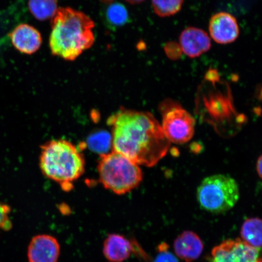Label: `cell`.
<instances>
[{
	"mask_svg": "<svg viewBox=\"0 0 262 262\" xmlns=\"http://www.w3.org/2000/svg\"><path fill=\"white\" fill-rule=\"evenodd\" d=\"M180 49L179 46L171 43L166 47V52L170 58H177L180 56Z\"/></svg>",
	"mask_w": 262,
	"mask_h": 262,
	"instance_id": "44dd1931",
	"label": "cell"
},
{
	"mask_svg": "<svg viewBox=\"0 0 262 262\" xmlns=\"http://www.w3.org/2000/svg\"><path fill=\"white\" fill-rule=\"evenodd\" d=\"M107 123L111 129L113 150L139 166H155L169 150L171 142L149 113L122 108Z\"/></svg>",
	"mask_w": 262,
	"mask_h": 262,
	"instance_id": "6da1fadb",
	"label": "cell"
},
{
	"mask_svg": "<svg viewBox=\"0 0 262 262\" xmlns=\"http://www.w3.org/2000/svg\"><path fill=\"white\" fill-rule=\"evenodd\" d=\"M261 166H262V159H261V156H260L259 157H258V159H257V164H256V170L257 172L258 173V176L260 177V178H261Z\"/></svg>",
	"mask_w": 262,
	"mask_h": 262,
	"instance_id": "7402d4cb",
	"label": "cell"
},
{
	"mask_svg": "<svg viewBox=\"0 0 262 262\" xmlns=\"http://www.w3.org/2000/svg\"><path fill=\"white\" fill-rule=\"evenodd\" d=\"M209 262H246L241 238L229 239L212 249Z\"/></svg>",
	"mask_w": 262,
	"mask_h": 262,
	"instance_id": "7c38bea8",
	"label": "cell"
},
{
	"mask_svg": "<svg viewBox=\"0 0 262 262\" xmlns=\"http://www.w3.org/2000/svg\"><path fill=\"white\" fill-rule=\"evenodd\" d=\"M90 148L100 154V155L109 152L112 149V137L106 131L101 130L91 135L88 140Z\"/></svg>",
	"mask_w": 262,
	"mask_h": 262,
	"instance_id": "2e32d148",
	"label": "cell"
},
{
	"mask_svg": "<svg viewBox=\"0 0 262 262\" xmlns=\"http://www.w3.org/2000/svg\"><path fill=\"white\" fill-rule=\"evenodd\" d=\"M162 128L166 138L176 144H184L191 140L195 133V120L179 104L166 101L161 106Z\"/></svg>",
	"mask_w": 262,
	"mask_h": 262,
	"instance_id": "8992f818",
	"label": "cell"
},
{
	"mask_svg": "<svg viewBox=\"0 0 262 262\" xmlns=\"http://www.w3.org/2000/svg\"><path fill=\"white\" fill-rule=\"evenodd\" d=\"M100 1L103 3H106V4H108V3H111L113 2L114 0H100Z\"/></svg>",
	"mask_w": 262,
	"mask_h": 262,
	"instance_id": "cb8c5ba5",
	"label": "cell"
},
{
	"mask_svg": "<svg viewBox=\"0 0 262 262\" xmlns=\"http://www.w3.org/2000/svg\"><path fill=\"white\" fill-rule=\"evenodd\" d=\"M60 247L57 239L50 235L41 234L33 238L29 245V262H57Z\"/></svg>",
	"mask_w": 262,
	"mask_h": 262,
	"instance_id": "52a82bcc",
	"label": "cell"
},
{
	"mask_svg": "<svg viewBox=\"0 0 262 262\" xmlns=\"http://www.w3.org/2000/svg\"><path fill=\"white\" fill-rule=\"evenodd\" d=\"M10 38L14 47L21 53L32 54L40 48L42 38L37 29L27 24H21L16 27Z\"/></svg>",
	"mask_w": 262,
	"mask_h": 262,
	"instance_id": "8fae6325",
	"label": "cell"
},
{
	"mask_svg": "<svg viewBox=\"0 0 262 262\" xmlns=\"http://www.w3.org/2000/svg\"><path fill=\"white\" fill-rule=\"evenodd\" d=\"M10 211L11 209L9 206L0 203V231L8 230L12 227L9 218Z\"/></svg>",
	"mask_w": 262,
	"mask_h": 262,
	"instance_id": "ffe728a7",
	"label": "cell"
},
{
	"mask_svg": "<svg viewBox=\"0 0 262 262\" xmlns=\"http://www.w3.org/2000/svg\"><path fill=\"white\" fill-rule=\"evenodd\" d=\"M97 170L104 188L118 195L127 194L138 187L143 173L137 164L116 151L100 155Z\"/></svg>",
	"mask_w": 262,
	"mask_h": 262,
	"instance_id": "277c9868",
	"label": "cell"
},
{
	"mask_svg": "<svg viewBox=\"0 0 262 262\" xmlns=\"http://www.w3.org/2000/svg\"><path fill=\"white\" fill-rule=\"evenodd\" d=\"M183 0H152V6L157 15L165 17L174 15L181 9Z\"/></svg>",
	"mask_w": 262,
	"mask_h": 262,
	"instance_id": "ac0fdd59",
	"label": "cell"
},
{
	"mask_svg": "<svg viewBox=\"0 0 262 262\" xmlns=\"http://www.w3.org/2000/svg\"><path fill=\"white\" fill-rule=\"evenodd\" d=\"M28 5L33 16L40 21L53 17L57 11V0H29Z\"/></svg>",
	"mask_w": 262,
	"mask_h": 262,
	"instance_id": "9a60e30c",
	"label": "cell"
},
{
	"mask_svg": "<svg viewBox=\"0 0 262 262\" xmlns=\"http://www.w3.org/2000/svg\"><path fill=\"white\" fill-rule=\"evenodd\" d=\"M94 23L83 12L70 8L57 9L52 18L49 45L52 54L74 61L93 45Z\"/></svg>",
	"mask_w": 262,
	"mask_h": 262,
	"instance_id": "7a4b0ae2",
	"label": "cell"
},
{
	"mask_svg": "<svg viewBox=\"0 0 262 262\" xmlns=\"http://www.w3.org/2000/svg\"><path fill=\"white\" fill-rule=\"evenodd\" d=\"M180 48L188 57L201 56L211 48L210 38L205 32L195 28H189L182 33L180 37Z\"/></svg>",
	"mask_w": 262,
	"mask_h": 262,
	"instance_id": "30bf717a",
	"label": "cell"
},
{
	"mask_svg": "<svg viewBox=\"0 0 262 262\" xmlns=\"http://www.w3.org/2000/svg\"><path fill=\"white\" fill-rule=\"evenodd\" d=\"M204 249V243L201 237L191 231H183L173 242V250L176 256L186 262L198 259Z\"/></svg>",
	"mask_w": 262,
	"mask_h": 262,
	"instance_id": "9c48e42d",
	"label": "cell"
},
{
	"mask_svg": "<svg viewBox=\"0 0 262 262\" xmlns=\"http://www.w3.org/2000/svg\"><path fill=\"white\" fill-rule=\"evenodd\" d=\"M240 199L238 183L225 174L208 176L196 190V199L202 209L214 214H224L233 208Z\"/></svg>",
	"mask_w": 262,
	"mask_h": 262,
	"instance_id": "5b68a950",
	"label": "cell"
},
{
	"mask_svg": "<svg viewBox=\"0 0 262 262\" xmlns=\"http://www.w3.org/2000/svg\"><path fill=\"white\" fill-rule=\"evenodd\" d=\"M131 242L122 235L111 234L104 242V257L110 262H123L130 257L133 251Z\"/></svg>",
	"mask_w": 262,
	"mask_h": 262,
	"instance_id": "4fadbf2b",
	"label": "cell"
},
{
	"mask_svg": "<svg viewBox=\"0 0 262 262\" xmlns=\"http://www.w3.org/2000/svg\"><path fill=\"white\" fill-rule=\"evenodd\" d=\"M261 220L259 218L247 219L242 226L241 240L258 250L261 247Z\"/></svg>",
	"mask_w": 262,
	"mask_h": 262,
	"instance_id": "5bb4252c",
	"label": "cell"
},
{
	"mask_svg": "<svg viewBox=\"0 0 262 262\" xmlns=\"http://www.w3.org/2000/svg\"><path fill=\"white\" fill-rule=\"evenodd\" d=\"M212 38L219 44H228L236 40L239 34L236 19L227 12L214 15L209 22Z\"/></svg>",
	"mask_w": 262,
	"mask_h": 262,
	"instance_id": "ba28073f",
	"label": "cell"
},
{
	"mask_svg": "<svg viewBox=\"0 0 262 262\" xmlns=\"http://www.w3.org/2000/svg\"><path fill=\"white\" fill-rule=\"evenodd\" d=\"M40 167L47 178L69 191L83 174L85 160L73 143L64 139L52 140L41 146Z\"/></svg>",
	"mask_w": 262,
	"mask_h": 262,
	"instance_id": "3957f363",
	"label": "cell"
},
{
	"mask_svg": "<svg viewBox=\"0 0 262 262\" xmlns=\"http://www.w3.org/2000/svg\"><path fill=\"white\" fill-rule=\"evenodd\" d=\"M127 2L130 3V4H139V3H142L145 0H126Z\"/></svg>",
	"mask_w": 262,
	"mask_h": 262,
	"instance_id": "603a6c76",
	"label": "cell"
},
{
	"mask_svg": "<svg viewBox=\"0 0 262 262\" xmlns=\"http://www.w3.org/2000/svg\"><path fill=\"white\" fill-rule=\"evenodd\" d=\"M128 18L129 14L125 6L120 3H114L106 9L107 24L113 27H119L125 25Z\"/></svg>",
	"mask_w": 262,
	"mask_h": 262,
	"instance_id": "e0dca14e",
	"label": "cell"
},
{
	"mask_svg": "<svg viewBox=\"0 0 262 262\" xmlns=\"http://www.w3.org/2000/svg\"><path fill=\"white\" fill-rule=\"evenodd\" d=\"M158 248L159 254L153 262H179L176 255L168 251V246L166 244H162Z\"/></svg>",
	"mask_w": 262,
	"mask_h": 262,
	"instance_id": "d6986e66",
	"label": "cell"
}]
</instances>
